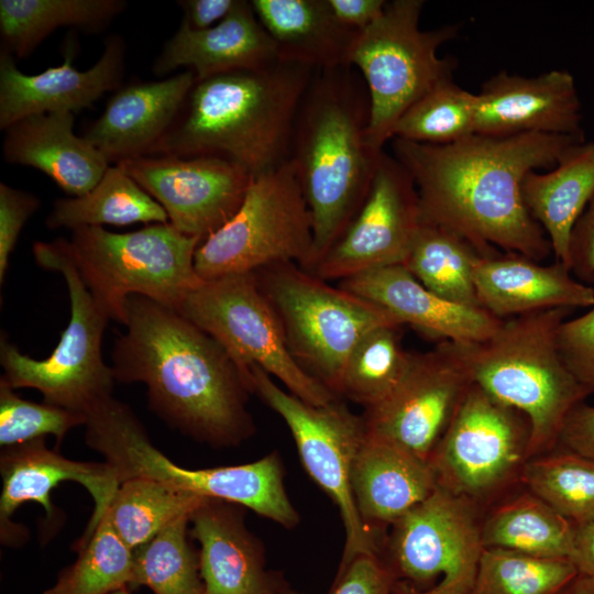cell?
<instances>
[{"mask_svg":"<svg viewBox=\"0 0 594 594\" xmlns=\"http://www.w3.org/2000/svg\"><path fill=\"white\" fill-rule=\"evenodd\" d=\"M583 141L543 133H474L446 145L393 139L392 150L415 183L424 221L457 232L484 256L502 250L542 262L552 249L525 205L522 182L530 172L553 168L568 148Z\"/></svg>","mask_w":594,"mask_h":594,"instance_id":"obj_1","label":"cell"},{"mask_svg":"<svg viewBox=\"0 0 594 594\" xmlns=\"http://www.w3.org/2000/svg\"><path fill=\"white\" fill-rule=\"evenodd\" d=\"M127 332L114 342L121 383H143L150 409L170 428L213 448L237 447L255 431L248 409L251 373L180 312L132 295Z\"/></svg>","mask_w":594,"mask_h":594,"instance_id":"obj_2","label":"cell"},{"mask_svg":"<svg viewBox=\"0 0 594 594\" xmlns=\"http://www.w3.org/2000/svg\"><path fill=\"white\" fill-rule=\"evenodd\" d=\"M315 69L277 61L196 81L147 156H216L252 177L288 161L300 101Z\"/></svg>","mask_w":594,"mask_h":594,"instance_id":"obj_3","label":"cell"},{"mask_svg":"<svg viewBox=\"0 0 594 594\" xmlns=\"http://www.w3.org/2000/svg\"><path fill=\"white\" fill-rule=\"evenodd\" d=\"M370 99L352 66L316 70L290 138L292 163L311 219V271L362 206L384 152L367 142Z\"/></svg>","mask_w":594,"mask_h":594,"instance_id":"obj_4","label":"cell"},{"mask_svg":"<svg viewBox=\"0 0 594 594\" xmlns=\"http://www.w3.org/2000/svg\"><path fill=\"white\" fill-rule=\"evenodd\" d=\"M571 310L508 318L484 341L459 343L472 383L529 419L530 458L557 447L569 414L594 393L576 380L559 350L558 330Z\"/></svg>","mask_w":594,"mask_h":594,"instance_id":"obj_5","label":"cell"},{"mask_svg":"<svg viewBox=\"0 0 594 594\" xmlns=\"http://www.w3.org/2000/svg\"><path fill=\"white\" fill-rule=\"evenodd\" d=\"M106 315L125 322V302L144 296L177 310L202 280L195 271V253L202 242L169 223L116 233L102 227L72 230L56 239Z\"/></svg>","mask_w":594,"mask_h":594,"instance_id":"obj_6","label":"cell"},{"mask_svg":"<svg viewBox=\"0 0 594 594\" xmlns=\"http://www.w3.org/2000/svg\"><path fill=\"white\" fill-rule=\"evenodd\" d=\"M254 274L294 360L337 397L348 358L361 338L380 326H402L380 306L296 263H276Z\"/></svg>","mask_w":594,"mask_h":594,"instance_id":"obj_7","label":"cell"},{"mask_svg":"<svg viewBox=\"0 0 594 594\" xmlns=\"http://www.w3.org/2000/svg\"><path fill=\"white\" fill-rule=\"evenodd\" d=\"M422 0L387 1L383 13L359 32L350 66L363 78L370 99L367 142L376 152L392 140L404 112L438 84L452 79L455 61L439 48L459 25L421 30Z\"/></svg>","mask_w":594,"mask_h":594,"instance_id":"obj_8","label":"cell"},{"mask_svg":"<svg viewBox=\"0 0 594 594\" xmlns=\"http://www.w3.org/2000/svg\"><path fill=\"white\" fill-rule=\"evenodd\" d=\"M32 250L41 267L59 272L65 278L70 319L58 344L44 360L21 353L1 333L0 363L4 373L0 381L13 389H37L45 403L87 416L96 405L112 396L113 370L102 358V337L110 318L57 240L35 242Z\"/></svg>","mask_w":594,"mask_h":594,"instance_id":"obj_9","label":"cell"},{"mask_svg":"<svg viewBox=\"0 0 594 594\" xmlns=\"http://www.w3.org/2000/svg\"><path fill=\"white\" fill-rule=\"evenodd\" d=\"M311 215L289 161L252 177L237 212L195 253L201 280L254 273L276 263L310 264Z\"/></svg>","mask_w":594,"mask_h":594,"instance_id":"obj_10","label":"cell"},{"mask_svg":"<svg viewBox=\"0 0 594 594\" xmlns=\"http://www.w3.org/2000/svg\"><path fill=\"white\" fill-rule=\"evenodd\" d=\"M530 438L525 414L472 383L430 459L438 485L480 508L494 505L520 484Z\"/></svg>","mask_w":594,"mask_h":594,"instance_id":"obj_11","label":"cell"},{"mask_svg":"<svg viewBox=\"0 0 594 594\" xmlns=\"http://www.w3.org/2000/svg\"><path fill=\"white\" fill-rule=\"evenodd\" d=\"M479 506L441 486L392 525L394 594H470L484 549Z\"/></svg>","mask_w":594,"mask_h":594,"instance_id":"obj_12","label":"cell"},{"mask_svg":"<svg viewBox=\"0 0 594 594\" xmlns=\"http://www.w3.org/2000/svg\"><path fill=\"white\" fill-rule=\"evenodd\" d=\"M177 311L220 342L243 371L262 369L312 406L338 400L289 353L280 323L254 273L202 280Z\"/></svg>","mask_w":594,"mask_h":594,"instance_id":"obj_13","label":"cell"},{"mask_svg":"<svg viewBox=\"0 0 594 594\" xmlns=\"http://www.w3.org/2000/svg\"><path fill=\"white\" fill-rule=\"evenodd\" d=\"M249 370L253 394L283 418L307 473L339 508L345 542L338 573L360 554H380L375 532L362 520L351 485L352 465L365 437L363 417L339 399L326 406L307 404L279 387L262 369Z\"/></svg>","mask_w":594,"mask_h":594,"instance_id":"obj_14","label":"cell"},{"mask_svg":"<svg viewBox=\"0 0 594 594\" xmlns=\"http://www.w3.org/2000/svg\"><path fill=\"white\" fill-rule=\"evenodd\" d=\"M471 384L459 343L441 341L427 352H411L396 388L365 409V431L430 463Z\"/></svg>","mask_w":594,"mask_h":594,"instance_id":"obj_15","label":"cell"},{"mask_svg":"<svg viewBox=\"0 0 594 594\" xmlns=\"http://www.w3.org/2000/svg\"><path fill=\"white\" fill-rule=\"evenodd\" d=\"M421 222L411 176L393 155L383 152L362 206L310 273L340 282L403 265Z\"/></svg>","mask_w":594,"mask_h":594,"instance_id":"obj_16","label":"cell"},{"mask_svg":"<svg viewBox=\"0 0 594 594\" xmlns=\"http://www.w3.org/2000/svg\"><path fill=\"white\" fill-rule=\"evenodd\" d=\"M117 165L163 207L169 224L201 241L232 218L252 179L216 156H142Z\"/></svg>","mask_w":594,"mask_h":594,"instance_id":"obj_17","label":"cell"},{"mask_svg":"<svg viewBox=\"0 0 594 594\" xmlns=\"http://www.w3.org/2000/svg\"><path fill=\"white\" fill-rule=\"evenodd\" d=\"M1 449L0 536L6 546L20 544L26 538L24 528L11 520L22 504L35 502L44 508L47 519L55 518L51 493L61 483H79L92 497L94 512L80 538L94 530L120 486L107 462L67 459L57 449H48L45 438Z\"/></svg>","mask_w":594,"mask_h":594,"instance_id":"obj_18","label":"cell"},{"mask_svg":"<svg viewBox=\"0 0 594 594\" xmlns=\"http://www.w3.org/2000/svg\"><path fill=\"white\" fill-rule=\"evenodd\" d=\"M582 121V103L568 70L552 69L534 77L502 70L476 92L479 134L543 133L585 139Z\"/></svg>","mask_w":594,"mask_h":594,"instance_id":"obj_19","label":"cell"},{"mask_svg":"<svg viewBox=\"0 0 594 594\" xmlns=\"http://www.w3.org/2000/svg\"><path fill=\"white\" fill-rule=\"evenodd\" d=\"M125 44L119 35L107 38L105 50L89 69L80 72L72 62L68 44L62 65L28 75L19 70L13 56L0 50V129L16 121L51 112H77L90 108L105 92L117 89L123 78Z\"/></svg>","mask_w":594,"mask_h":594,"instance_id":"obj_20","label":"cell"},{"mask_svg":"<svg viewBox=\"0 0 594 594\" xmlns=\"http://www.w3.org/2000/svg\"><path fill=\"white\" fill-rule=\"evenodd\" d=\"M338 286L386 310L402 326L438 342L475 343L491 337L503 320L480 307L451 302L421 285L403 265L369 271Z\"/></svg>","mask_w":594,"mask_h":594,"instance_id":"obj_21","label":"cell"},{"mask_svg":"<svg viewBox=\"0 0 594 594\" xmlns=\"http://www.w3.org/2000/svg\"><path fill=\"white\" fill-rule=\"evenodd\" d=\"M196 82L193 70L119 89L84 138L109 163L147 156L166 134Z\"/></svg>","mask_w":594,"mask_h":594,"instance_id":"obj_22","label":"cell"},{"mask_svg":"<svg viewBox=\"0 0 594 594\" xmlns=\"http://www.w3.org/2000/svg\"><path fill=\"white\" fill-rule=\"evenodd\" d=\"M235 504L206 498L190 515L206 594H287Z\"/></svg>","mask_w":594,"mask_h":594,"instance_id":"obj_23","label":"cell"},{"mask_svg":"<svg viewBox=\"0 0 594 594\" xmlns=\"http://www.w3.org/2000/svg\"><path fill=\"white\" fill-rule=\"evenodd\" d=\"M483 309L505 320L556 308L594 306V288L578 280L564 264L543 265L518 253L483 256L474 273Z\"/></svg>","mask_w":594,"mask_h":594,"instance_id":"obj_24","label":"cell"},{"mask_svg":"<svg viewBox=\"0 0 594 594\" xmlns=\"http://www.w3.org/2000/svg\"><path fill=\"white\" fill-rule=\"evenodd\" d=\"M279 61L274 41L258 21L250 1L239 0L221 22L194 30L182 21L165 43L153 72L164 76L188 67L201 81L218 75L257 69Z\"/></svg>","mask_w":594,"mask_h":594,"instance_id":"obj_25","label":"cell"},{"mask_svg":"<svg viewBox=\"0 0 594 594\" xmlns=\"http://www.w3.org/2000/svg\"><path fill=\"white\" fill-rule=\"evenodd\" d=\"M351 485L365 525L392 526L438 486L431 464L384 439L367 435L355 455Z\"/></svg>","mask_w":594,"mask_h":594,"instance_id":"obj_26","label":"cell"},{"mask_svg":"<svg viewBox=\"0 0 594 594\" xmlns=\"http://www.w3.org/2000/svg\"><path fill=\"white\" fill-rule=\"evenodd\" d=\"M73 127L72 112L23 118L4 130L3 158L40 169L68 195L82 196L99 183L109 162Z\"/></svg>","mask_w":594,"mask_h":594,"instance_id":"obj_27","label":"cell"},{"mask_svg":"<svg viewBox=\"0 0 594 594\" xmlns=\"http://www.w3.org/2000/svg\"><path fill=\"white\" fill-rule=\"evenodd\" d=\"M250 2L274 41L279 61L315 70L350 66V55L359 32L337 20L328 0Z\"/></svg>","mask_w":594,"mask_h":594,"instance_id":"obj_28","label":"cell"},{"mask_svg":"<svg viewBox=\"0 0 594 594\" xmlns=\"http://www.w3.org/2000/svg\"><path fill=\"white\" fill-rule=\"evenodd\" d=\"M522 197L547 235L556 261L569 267L573 228L594 197V141L572 145L548 172H530Z\"/></svg>","mask_w":594,"mask_h":594,"instance_id":"obj_29","label":"cell"},{"mask_svg":"<svg viewBox=\"0 0 594 594\" xmlns=\"http://www.w3.org/2000/svg\"><path fill=\"white\" fill-rule=\"evenodd\" d=\"M176 483L186 493L250 508L285 528H293L299 521V515L286 493L276 453L239 465L182 468Z\"/></svg>","mask_w":594,"mask_h":594,"instance_id":"obj_30","label":"cell"},{"mask_svg":"<svg viewBox=\"0 0 594 594\" xmlns=\"http://www.w3.org/2000/svg\"><path fill=\"white\" fill-rule=\"evenodd\" d=\"M576 526L527 488L507 495L482 520L484 548L570 559Z\"/></svg>","mask_w":594,"mask_h":594,"instance_id":"obj_31","label":"cell"},{"mask_svg":"<svg viewBox=\"0 0 594 594\" xmlns=\"http://www.w3.org/2000/svg\"><path fill=\"white\" fill-rule=\"evenodd\" d=\"M125 7L122 0H0L1 48L24 58L57 28L98 32Z\"/></svg>","mask_w":594,"mask_h":594,"instance_id":"obj_32","label":"cell"},{"mask_svg":"<svg viewBox=\"0 0 594 594\" xmlns=\"http://www.w3.org/2000/svg\"><path fill=\"white\" fill-rule=\"evenodd\" d=\"M483 256L462 235L422 220L403 266L421 285L443 299L482 308L474 273Z\"/></svg>","mask_w":594,"mask_h":594,"instance_id":"obj_33","label":"cell"},{"mask_svg":"<svg viewBox=\"0 0 594 594\" xmlns=\"http://www.w3.org/2000/svg\"><path fill=\"white\" fill-rule=\"evenodd\" d=\"M50 229L168 223L163 207L120 166H109L87 194L57 199L46 218Z\"/></svg>","mask_w":594,"mask_h":594,"instance_id":"obj_34","label":"cell"},{"mask_svg":"<svg viewBox=\"0 0 594 594\" xmlns=\"http://www.w3.org/2000/svg\"><path fill=\"white\" fill-rule=\"evenodd\" d=\"M205 499L153 480L136 477L120 484L103 515L134 551L178 518L191 515Z\"/></svg>","mask_w":594,"mask_h":594,"instance_id":"obj_35","label":"cell"},{"mask_svg":"<svg viewBox=\"0 0 594 594\" xmlns=\"http://www.w3.org/2000/svg\"><path fill=\"white\" fill-rule=\"evenodd\" d=\"M520 484L575 526L594 521V459L557 446L526 462Z\"/></svg>","mask_w":594,"mask_h":594,"instance_id":"obj_36","label":"cell"},{"mask_svg":"<svg viewBox=\"0 0 594 594\" xmlns=\"http://www.w3.org/2000/svg\"><path fill=\"white\" fill-rule=\"evenodd\" d=\"M75 562L64 568L42 594H110L130 586L134 551L103 515L94 530L73 547Z\"/></svg>","mask_w":594,"mask_h":594,"instance_id":"obj_37","label":"cell"},{"mask_svg":"<svg viewBox=\"0 0 594 594\" xmlns=\"http://www.w3.org/2000/svg\"><path fill=\"white\" fill-rule=\"evenodd\" d=\"M400 328L399 324H384L361 338L345 363L340 396L369 409L396 388L411 356V352L403 346Z\"/></svg>","mask_w":594,"mask_h":594,"instance_id":"obj_38","label":"cell"},{"mask_svg":"<svg viewBox=\"0 0 594 594\" xmlns=\"http://www.w3.org/2000/svg\"><path fill=\"white\" fill-rule=\"evenodd\" d=\"M190 515L183 516L134 550L130 590L148 587L154 594H206L199 554L188 540Z\"/></svg>","mask_w":594,"mask_h":594,"instance_id":"obj_39","label":"cell"},{"mask_svg":"<svg viewBox=\"0 0 594 594\" xmlns=\"http://www.w3.org/2000/svg\"><path fill=\"white\" fill-rule=\"evenodd\" d=\"M475 119L476 94L463 89L452 78L438 84L404 112L392 140L451 144L475 133Z\"/></svg>","mask_w":594,"mask_h":594,"instance_id":"obj_40","label":"cell"},{"mask_svg":"<svg viewBox=\"0 0 594 594\" xmlns=\"http://www.w3.org/2000/svg\"><path fill=\"white\" fill-rule=\"evenodd\" d=\"M578 575L570 559L484 548L470 594H559Z\"/></svg>","mask_w":594,"mask_h":594,"instance_id":"obj_41","label":"cell"},{"mask_svg":"<svg viewBox=\"0 0 594 594\" xmlns=\"http://www.w3.org/2000/svg\"><path fill=\"white\" fill-rule=\"evenodd\" d=\"M87 416L48 403H35L18 396L0 381V446L11 447L52 435L56 447L64 437L86 424Z\"/></svg>","mask_w":594,"mask_h":594,"instance_id":"obj_42","label":"cell"},{"mask_svg":"<svg viewBox=\"0 0 594 594\" xmlns=\"http://www.w3.org/2000/svg\"><path fill=\"white\" fill-rule=\"evenodd\" d=\"M558 344L572 374L594 392V306L584 315L565 319L560 324Z\"/></svg>","mask_w":594,"mask_h":594,"instance_id":"obj_43","label":"cell"},{"mask_svg":"<svg viewBox=\"0 0 594 594\" xmlns=\"http://www.w3.org/2000/svg\"><path fill=\"white\" fill-rule=\"evenodd\" d=\"M40 208L31 193L0 183V283L7 274L10 254L28 219Z\"/></svg>","mask_w":594,"mask_h":594,"instance_id":"obj_44","label":"cell"},{"mask_svg":"<svg viewBox=\"0 0 594 594\" xmlns=\"http://www.w3.org/2000/svg\"><path fill=\"white\" fill-rule=\"evenodd\" d=\"M394 578L380 554H360L337 574L329 594H394Z\"/></svg>","mask_w":594,"mask_h":594,"instance_id":"obj_45","label":"cell"},{"mask_svg":"<svg viewBox=\"0 0 594 594\" xmlns=\"http://www.w3.org/2000/svg\"><path fill=\"white\" fill-rule=\"evenodd\" d=\"M569 254L572 275L583 284H594V197L573 228Z\"/></svg>","mask_w":594,"mask_h":594,"instance_id":"obj_46","label":"cell"},{"mask_svg":"<svg viewBox=\"0 0 594 594\" xmlns=\"http://www.w3.org/2000/svg\"><path fill=\"white\" fill-rule=\"evenodd\" d=\"M557 446L594 459V406L581 403L569 414Z\"/></svg>","mask_w":594,"mask_h":594,"instance_id":"obj_47","label":"cell"},{"mask_svg":"<svg viewBox=\"0 0 594 594\" xmlns=\"http://www.w3.org/2000/svg\"><path fill=\"white\" fill-rule=\"evenodd\" d=\"M337 20L348 29L361 32L383 13L385 0H328Z\"/></svg>","mask_w":594,"mask_h":594,"instance_id":"obj_48","label":"cell"},{"mask_svg":"<svg viewBox=\"0 0 594 594\" xmlns=\"http://www.w3.org/2000/svg\"><path fill=\"white\" fill-rule=\"evenodd\" d=\"M239 0H182V21L194 30H206L221 22L234 9Z\"/></svg>","mask_w":594,"mask_h":594,"instance_id":"obj_49","label":"cell"},{"mask_svg":"<svg viewBox=\"0 0 594 594\" xmlns=\"http://www.w3.org/2000/svg\"><path fill=\"white\" fill-rule=\"evenodd\" d=\"M571 561L579 574L594 580V521L576 526Z\"/></svg>","mask_w":594,"mask_h":594,"instance_id":"obj_50","label":"cell"},{"mask_svg":"<svg viewBox=\"0 0 594 594\" xmlns=\"http://www.w3.org/2000/svg\"><path fill=\"white\" fill-rule=\"evenodd\" d=\"M559 594H594V580L579 574L561 593Z\"/></svg>","mask_w":594,"mask_h":594,"instance_id":"obj_51","label":"cell"},{"mask_svg":"<svg viewBox=\"0 0 594 594\" xmlns=\"http://www.w3.org/2000/svg\"><path fill=\"white\" fill-rule=\"evenodd\" d=\"M110 594H132V593H131L130 588L124 587V588L118 590V591H116L113 593H110Z\"/></svg>","mask_w":594,"mask_h":594,"instance_id":"obj_52","label":"cell"}]
</instances>
